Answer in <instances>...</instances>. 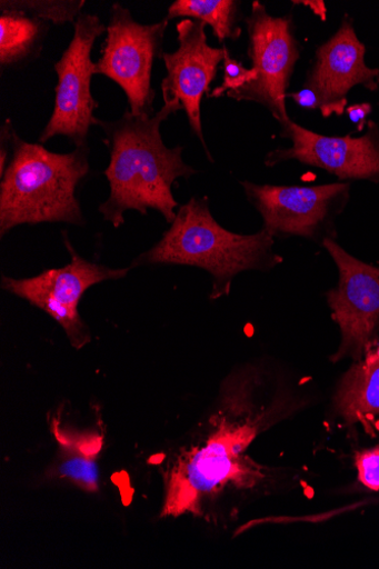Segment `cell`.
I'll return each mask as SVG.
<instances>
[{"instance_id": "cell-1", "label": "cell", "mask_w": 379, "mask_h": 569, "mask_svg": "<svg viewBox=\"0 0 379 569\" xmlns=\"http://www.w3.org/2000/svg\"><path fill=\"white\" fill-rule=\"evenodd\" d=\"M260 381L252 369L229 379L210 421L213 432L205 443L183 450L168 469L162 517L199 515L207 499L229 486L251 489L263 480L261 467L246 455L265 419L255 405Z\"/></svg>"}, {"instance_id": "cell-2", "label": "cell", "mask_w": 379, "mask_h": 569, "mask_svg": "<svg viewBox=\"0 0 379 569\" xmlns=\"http://www.w3.org/2000/svg\"><path fill=\"white\" fill-rule=\"evenodd\" d=\"M182 110L181 102L174 99L166 101L164 108L151 117H136L127 109L113 122L96 119L94 126L102 129L103 142L111 153L104 171L111 193L98 207L104 222L119 229L126 223L127 212L147 216L149 210L160 213L170 224L174 222L179 202L172 187L198 171L184 163L183 147H167L160 127Z\"/></svg>"}, {"instance_id": "cell-3", "label": "cell", "mask_w": 379, "mask_h": 569, "mask_svg": "<svg viewBox=\"0 0 379 569\" xmlns=\"http://www.w3.org/2000/svg\"><path fill=\"white\" fill-rule=\"evenodd\" d=\"M276 238L261 229L238 234L216 221L208 198L192 197L180 207L171 228L131 269L147 266H184L202 269L212 278L210 299L229 296L233 280L246 271H270L283 263L275 251Z\"/></svg>"}, {"instance_id": "cell-4", "label": "cell", "mask_w": 379, "mask_h": 569, "mask_svg": "<svg viewBox=\"0 0 379 569\" xmlns=\"http://www.w3.org/2000/svg\"><path fill=\"white\" fill-rule=\"evenodd\" d=\"M89 146L69 153L12 138V160L0 183V237L20 226H84L77 189L90 171Z\"/></svg>"}, {"instance_id": "cell-5", "label": "cell", "mask_w": 379, "mask_h": 569, "mask_svg": "<svg viewBox=\"0 0 379 569\" xmlns=\"http://www.w3.org/2000/svg\"><path fill=\"white\" fill-rule=\"evenodd\" d=\"M248 201L262 229L275 238L300 237L322 246L337 239V219L350 199V182L312 187L256 184L245 181Z\"/></svg>"}, {"instance_id": "cell-6", "label": "cell", "mask_w": 379, "mask_h": 569, "mask_svg": "<svg viewBox=\"0 0 379 569\" xmlns=\"http://www.w3.org/2000/svg\"><path fill=\"white\" fill-rule=\"evenodd\" d=\"M169 22L164 19L153 24H141L120 3L111 9L94 76H104L119 84L136 117L153 116L156 91L151 87V74L154 61L164 56L162 42Z\"/></svg>"}, {"instance_id": "cell-7", "label": "cell", "mask_w": 379, "mask_h": 569, "mask_svg": "<svg viewBox=\"0 0 379 569\" xmlns=\"http://www.w3.org/2000/svg\"><path fill=\"white\" fill-rule=\"evenodd\" d=\"M246 24L248 57L257 77L227 96L237 101L259 103L283 127L291 120L286 106L287 94L300 59V44L295 37L292 18L269 16L266 7L255 0Z\"/></svg>"}, {"instance_id": "cell-8", "label": "cell", "mask_w": 379, "mask_h": 569, "mask_svg": "<svg viewBox=\"0 0 379 569\" xmlns=\"http://www.w3.org/2000/svg\"><path fill=\"white\" fill-rule=\"evenodd\" d=\"M63 241L71 254L68 266L26 279L4 276L2 288L43 310L63 328L71 345L79 350L91 340L90 330L80 316L82 297L98 283L127 278L131 268L111 269L89 262L74 249L67 232H63Z\"/></svg>"}, {"instance_id": "cell-9", "label": "cell", "mask_w": 379, "mask_h": 569, "mask_svg": "<svg viewBox=\"0 0 379 569\" xmlns=\"http://www.w3.org/2000/svg\"><path fill=\"white\" fill-rule=\"evenodd\" d=\"M106 27L94 14L81 13L74 22V34L61 60L53 67L59 83L56 88V107L39 141L67 137L76 148L88 146V136L96 119L99 103L91 93V79L96 63L91 60L96 40Z\"/></svg>"}, {"instance_id": "cell-10", "label": "cell", "mask_w": 379, "mask_h": 569, "mask_svg": "<svg viewBox=\"0 0 379 569\" xmlns=\"http://www.w3.org/2000/svg\"><path fill=\"white\" fill-rule=\"evenodd\" d=\"M339 271L338 286L327 292L332 319L341 331V345L332 361L361 359L379 329V268L358 260L336 239L322 246Z\"/></svg>"}, {"instance_id": "cell-11", "label": "cell", "mask_w": 379, "mask_h": 569, "mask_svg": "<svg viewBox=\"0 0 379 569\" xmlns=\"http://www.w3.org/2000/svg\"><path fill=\"white\" fill-rule=\"evenodd\" d=\"M358 138L351 134L329 137L316 133L290 120L282 127V137L292 141L290 148H278L267 153L265 166L275 168L283 162L328 171L341 182L369 181L379 184V127L373 121Z\"/></svg>"}, {"instance_id": "cell-12", "label": "cell", "mask_w": 379, "mask_h": 569, "mask_svg": "<svg viewBox=\"0 0 379 569\" xmlns=\"http://www.w3.org/2000/svg\"><path fill=\"white\" fill-rule=\"evenodd\" d=\"M205 28L202 22L190 19L177 24L179 48L174 53L162 56L168 76L161 81V91L164 101L177 99L181 102L192 132L212 162L202 133L201 100L210 93V84L225 60V47L209 46Z\"/></svg>"}, {"instance_id": "cell-13", "label": "cell", "mask_w": 379, "mask_h": 569, "mask_svg": "<svg viewBox=\"0 0 379 569\" xmlns=\"http://www.w3.org/2000/svg\"><path fill=\"white\" fill-rule=\"evenodd\" d=\"M366 47L359 40L349 17L336 34L317 48L305 88L318 98V110L323 118L346 113L348 94L355 87L376 91L379 87V69L366 64Z\"/></svg>"}, {"instance_id": "cell-14", "label": "cell", "mask_w": 379, "mask_h": 569, "mask_svg": "<svg viewBox=\"0 0 379 569\" xmlns=\"http://www.w3.org/2000/svg\"><path fill=\"white\" fill-rule=\"evenodd\" d=\"M333 408L347 426L361 425L373 436L372 423L379 417V340L343 375L337 387Z\"/></svg>"}, {"instance_id": "cell-15", "label": "cell", "mask_w": 379, "mask_h": 569, "mask_svg": "<svg viewBox=\"0 0 379 569\" xmlns=\"http://www.w3.org/2000/svg\"><path fill=\"white\" fill-rule=\"evenodd\" d=\"M61 409L52 417L50 426L59 445L56 476L69 480L86 492L99 490L98 457L103 439L98 432H79L62 423Z\"/></svg>"}, {"instance_id": "cell-16", "label": "cell", "mask_w": 379, "mask_h": 569, "mask_svg": "<svg viewBox=\"0 0 379 569\" xmlns=\"http://www.w3.org/2000/svg\"><path fill=\"white\" fill-rule=\"evenodd\" d=\"M48 23L16 11L0 12V67L10 69L36 60Z\"/></svg>"}, {"instance_id": "cell-17", "label": "cell", "mask_w": 379, "mask_h": 569, "mask_svg": "<svg viewBox=\"0 0 379 569\" xmlns=\"http://www.w3.org/2000/svg\"><path fill=\"white\" fill-rule=\"evenodd\" d=\"M240 3L235 0H177L167 19L189 18L210 26L220 42L238 40L242 33L239 27Z\"/></svg>"}, {"instance_id": "cell-18", "label": "cell", "mask_w": 379, "mask_h": 569, "mask_svg": "<svg viewBox=\"0 0 379 569\" xmlns=\"http://www.w3.org/2000/svg\"><path fill=\"white\" fill-rule=\"evenodd\" d=\"M84 0H2L0 12L16 11L47 23H74L84 7Z\"/></svg>"}, {"instance_id": "cell-19", "label": "cell", "mask_w": 379, "mask_h": 569, "mask_svg": "<svg viewBox=\"0 0 379 569\" xmlns=\"http://www.w3.org/2000/svg\"><path fill=\"white\" fill-rule=\"evenodd\" d=\"M223 71V82L218 88H215L208 94V98H220L230 91L239 90L257 77L256 70L252 68L247 69L241 62L231 58L227 44L225 46Z\"/></svg>"}, {"instance_id": "cell-20", "label": "cell", "mask_w": 379, "mask_h": 569, "mask_svg": "<svg viewBox=\"0 0 379 569\" xmlns=\"http://www.w3.org/2000/svg\"><path fill=\"white\" fill-rule=\"evenodd\" d=\"M359 481L372 491H379V445L356 455Z\"/></svg>"}, {"instance_id": "cell-21", "label": "cell", "mask_w": 379, "mask_h": 569, "mask_svg": "<svg viewBox=\"0 0 379 569\" xmlns=\"http://www.w3.org/2000/svg\"><path fill=\"white\" fill-rule=\"evenodd\" d=\"M14 132L16 130L12 121L7 120L2 130H0V176H3L8 168L7 163L9 161L10 149H12V138Z\"/></svg>"}, {"instance_id": "cell-22", "label": "cell", "mask_w": 379, "mask_h": 569, "mask_svg": "<svg viewBox=\"0 0 379 569\" xmlns=\"http://www.w3.org/2000/svg\"><path fill=\"white\" fill-rule=\"evenodd\" d=\"M372 112V107L370 102H361L355 103L347 108L346 113L348 114L350 121L357 126V131L361 132L368 124V117Z\"/></svg>"}, {"instance_id": "cell-23", "label": "cell", "mask_w": 379, "mask_h": 569, "mask_svg": "<svg viewBox=\"0 0 379 569\" xmlns=\"http://www.w3.org/2000/svg\"><path fill=\"white\" fill-rule=\"evenodd\" d=\"M287 98L293 99L297 106L305 110L313 111L319 108L316 93L308 88H303L298 92L288 93Z\"/></svg>"}, {"instance_id": "cell-24", "label": "cell", "mask_w": 379, "mask_h": 569, "mask_svg": "<svg viewBox=\"0 0 379 569\" xmlns=\"http://www.w3.org/2000/svg\"><path fill=\"white\" fill-rule=\"evenodd\" d=\"M297 6H305L310 9L322 22L328 19V9L321 0H303V2H293Z\"/></svg>"}]
</instances>
